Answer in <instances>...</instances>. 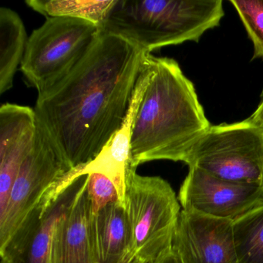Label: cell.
Segmentation results:
<instances>
[{
	"mask_svg": "<svg viewBox=\"0 0 263 263\" xmlns=\"http://www.w3.org/2000/svg\"><path fill=\"white\" fill-rule=\"evenodd\" d=\"M118 263H145L143 261H140L139 259L136 258L135 255L132 253V251L129 250L125 255L123 256V258L120 260Z\"/></svg>",
	"mask_w": 263,
	"mask_h": 263,
	"instance_id": "7402d4cb",
	"label": "cell"
},
{
	"mask_svg": "<svg viewBox=\"0 0 263 263\" xmlns=\"http://www.w3.org/2000/svg\"><path fill=\"white\" fill-rule=\"evenodd\" d=\"M87 175V193L93 215H96L108 204L116 202L119 204L118 191L110 178L99 173H90Z\"/></svg>",
	"mask_w": 263,
	"mask_h": 263,
	"instance_id": "d6986e66",
	"label": "cell"
},
{
	"mask_svg": "<svg viewBox=\"0 0 263 263\" xmlns=\"http://www.w3.org/2000/svg\"><path fill=\"white\" fill-rule=\"evenodd\" d=\"M248 119L253 123L255 125L258 126L260 128L263 130V99L261 100L258 107H257L256 110L253 112Z\"/></svg>",
	"mask_w": 263,
	"mask_h": 263,
	"instance_id": "ffe728a7",
	"label": "cell"
},
{
	"mask_svg": "<svg viewBox=\"0 0 263 263\" xmlns=\"http://www.w3.org/2000/svg\"><path fill=\"white\" fill-rule=\"evenodd\" d=\"M29 37L25 25L14 10L0 8V93L13 87V80L21 66Z\"/></svg>",
	"mask_w": 263,
	"mask_h": 263,
	"instance_id": "5bb4252c",
	"label": "cell"
},
{
	"mask_svg": "<svg viewBox=\"0 0 263 263\" xmlns=\"http://www.w3.org/2000/svg\"><path fill=\"white\" fill-rule=\"evenodd\" d=\"M152 76L134 121L130 167L149 161L184 163L211 126L193 83L175 60L149 54Z\"/></svg>",
	"mask_w": 263,
	"mask_h": 263,
	"instance_id": "7a4b0ae2",
	"label": "cell"
},
{
	"mask_svg": "<svg viewBox=\"0 0 263 263\" xmlns=\"http://www.w3.org/2000/svg\"><path fill=\"white\" fill-rule=\"evenodd\" d=\"M178 198L181 209L235 221L263 204V185L227 181L192 167Z\"/></svg>",
	"mask_w": 263,
	"mask_h": 263,
	"instance_id": "ba28073f",
	"label": "cell"
},
{
	"mask_svg": "<svg viewBox=\"0 0 263 263\" xmlns=\"http://www.w3.org/2000/svg\"><path fill=\"white\" fill-rule=\"evenodd\" d=\"M238 263H263V204L233 221Z\"/></svg>",
	"mask_w": 263,
	"mask_h": 263,
	"instance_id": "2e32d148",
	"label": "cell"
},
{
	"mask_svg": "<svg viewBox=\"0 0 263 263\" xmlns=\"http://www.w3.org/2000/svg\"><path fill=\"white\" fill-rule=\"evenodd\" d=\"M184 163L221 179L263 185V130L248 118L211 125Z\"/></svg>",
	"mask_w": 263,
	"mask_h": 263,
	"instance_id": "52a82bcc",
	"label": "cell"
},
{
	"mask_svg": "<svg viewBox=\"0 0 263 263\" xmlns=\"http://www.w3.org/2000/svg\"><path fill=\"white\" fill-rule=\"evenodd\" d=\"M158 263H182V261L180 259L178 254L172 249V252L168 255H166L163 259L158 261Z\"/></svg>",
	"mask_w": 263,
	"mask_h": 263,
	"instance_id": "44dd1931",
	"label": "cell"
},
{
	"mask_svg": "<svg viewBox=\"0 0 263 263\" xmlns=\"http://www.w3.org/2000/svg\"><path fill=\"white\" fill-rule=\"evenodd\" d=\"M174 251L182 263H238L233 221L181 209Z\"/></svg>",
	"mask_w": 263,
	"mask_h": 263,
	"instance_id": "9c48e42d",
	"label": "cell"
},
{
	"mask_svg": "<svg viewBox=\"0 0 263 263\" xmlns=\"http://www.w3.org/2000/svg\"><path fill=\"white\" fill-rule=\"evenodd\" d=\"M146 58L142 71L135 87L127 115L119 130L113 135L101 153L83 167L81 176L99 173L111 180L118 191L119 204L124 208L126 177L130 168V144L134 121L152 76V67Z\"/></svg>",
	"mask_w": 263,
	"mask_h": 263,
	"instance_id": "7c38bea8",
	"label": "cell"
},
{
	"mask_svg": "<svg viewBox=\"0 0 263 263\" xmlns=\"http://www.w3.org/2000/svg\"><path fill=\"white\" fill-rule=\"evenodd\" d=\"M88 175L77 182L67 210L57 224L47 263H98L91 236L93 218Z\"/></svg>",
	"mask_w": 263,
	"mask_h": 263,
	"instance_id": "8fae6325",
	"label": "cell"
},
{
	"mask_svg": "<svg viewBox=\"0 0 263 263\" xmlns=\"http://www.w3.org/2000/svg\"><path fill=\"white\" fill-rule=\"evenodd\" d=\"M124 209L132 232L130 251L138 259L158 263L172 252L181 206L166 180L129 168Z\"/></svg>",
	"mask_w": 263,
	"mask_h": 263,
	"instance_id": "5b68a950",
	"label": "cell"
},
{
	"mask_svg": "<svg viewBox=\"0 0 263 263\" xmlns=\"http://www.w3.org/2000/svg\"><path fill=\"white\" fill-rule=\"evenodd\" d=\"M224 15L221 0H115L101 30L151 53L167 46L198 42L219 25Z\"/></svg>",
	"mask_w": 263,
	"mask_h": 263,
	"instance_id": "3957f363",
	"label": "cell"
},
{
	"mask_svg": "<svg viewBox=\"0 0 263 263\" xmlns=\"http://www.w3.org/2000/svg\"><path fill=\"white\" fill-rule=\"evenodd\" d=\"M148 54L101 31L71 73L38 95L37 120L72 167L93 161L119 130Z\"/></svg>",
	"mask_w": 263,
	"mask_h": 263,
	"instance_id": "6da1fadb",
	"label": "cell"
},
{
	"mask_svg": "<svg viewBox=\"0 0 263 263\" xmlns=\"http://www.w3.org/2000/svg\"><path fill=\"white\" fill-rule=\"evenodd\" d=\"M91 236L98 263H118L130 250L132 232L125 209L112 203L93 215Z\"/></svg>",
	"mask_w": 263,
	"mask_h": 263,
	"instance_id": "4fadbf2b",
	"label": "cell"
},
{
	"mask_svg": "<svg viewBox=\"0 0 263 263\" xmlns=\"http://www.w3.org/2000/svg\"><path fill=\"white\" fill-rule=\"evenodd\" d=\"M38 121L34 108L16 104L0 107V215L24 161L34 145Z\"/></svg>",
	"mask_w": 263,
	"mask_h": 263,
	"instance_id": "30bf717a",
	"label": "cell"
},
{
	"mask_svg": "<svg viewBox=\"0 0 263 263\" xmlns=\"http://www.w3.org/2000/svg\"><path fill=\"white\" fill-rule=\"evenodd\" d=\"M73 168L38 121L34 145L21 165L7 207L0 215L1 263H23L42 219L46 195Z\"/></svg>",
	"mask_w": 263,
	"mask_h": 263,
	"instance_id": "277c9868",
	"label": "cell"
},
{
	"mask_svg": "<svg viewBox=\"0 0 263 263\" xmlns=\"http://www.w3.org/2000/svg\"><path fill=\"white\" fill-rule=\"evenodd\" d=\"M77 182L63 194L44 215L30 241L23 263H47L55 229L71 201Z\"/></svg>",
	"mask_w": 263,
	"mask_h": 263,
	"instance_id": "e0dca14e",
	"label": "cell"
},
{
	"mask_svg": "<svg viewBox=\"0 0 263 263\" xmlns=\"http://www.w3.org/2000/svg\"><path fill=\"white\" fill-rule=\"evenodd\" d=\"M115 0H27L30 8L46 18L83 20L102 27Z\"/></svg>",
	"mask_w": 263,
	"mask_h": 263,
	"instance_id": "9a60e30c",
	"label": "cell"
},
{
	"mask_svg": "<svg viewBox=\"0 0 263 263\" xmlns=\"http://www.w3.org/2000/svg\"><path fill=\"white\" fill-rule=\"evenodd\" d=\"M254 46L253 59H263V0H231Z\"/></svg>",
	"mask_w": 263,
	"mask_h": 263,
	"instance_id": "ac0fdd59",
	"label": "cell"
},
{
	"mask_svg": "<svg viewBox=\"0 0 263 263\" xmlns=\"http://www.w3.org/2000/svg\"><path fill=\"white\" fill-rule=\"evenodd\" d=\"M101 29L83 20L47 18L27 42L21 68L30 85L42 95L65 79L84 59Z\"/></svg>",
	"mask_w": 263,
	"mask_h": 263,
	"instance_id": "8992f818",
	"label": "cell"
}]
</instances>
